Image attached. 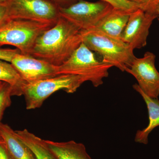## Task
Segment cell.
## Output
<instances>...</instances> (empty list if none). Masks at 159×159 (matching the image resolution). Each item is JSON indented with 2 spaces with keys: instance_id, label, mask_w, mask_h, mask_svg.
Wrapping results in <instances>:
<instances>
[{
  "instance_id": "cell-1",
  "label": "cell",
  "mask_w": 159,
  "mask_h": 159,
  "mask_svg": "<svg viewBox=\"0 0 159 159\" xmlns=\"http://www.w3.org/2000/svg\"><path fill=\"white\" fill-rule=\"evenodd\" d=\"M82 43L81 30L60 16L54 25L38 38L31 55L58 66L65 62Z\"/></svg>"
},
{
  "instance_id": "cell-2",
  "label": "cell",
  "mask_w": 159,
  "mask_h": 159,
  "mask_svg": "<svg viewBox=\"0 0 159 159\" xmlns=\"http://www.w3.org/2000/svg\"><path fill=\"white\" fill-rule=\"evenodd\" d=\"M82 43L99 54L104 62L124 72L136 58L134 50L122 39H117L95 30L81 31Z\"/></svg>"
},
{
  "instance_id": "cell-3",
  "label": "cell",
  "mask_w": 159,
  "mask_h": 159,
  "mask_svg": "<svg viewBox=\"0 0 159 159\" xmlns=\"http://www.w3.org/2000/svg\"><path fill=\"white\" fill-rule=\"evenodd\" d=\"M113 66L98 59L95 54L83 43L80 44L68 59L58 66V75H78L95 87L103 84L108 77V70Z\"/></svg>"
},
{
  "instance_id": "cell-4",
  "label": "cell",
  "mask_w": 159,
  "mask_h": 159,
  "mask_svg": "<svg viewBox=\"0 0 159 159\" xmlns=\"http://www.w3.org/2000/svg\"><path fill=\"white\" fill-rule=\"evenodd\" d=\"M54 24L21 20H9L0 27V47L14 46L21 54L31 55L35 41Z\"/></svg>"
},
{
  "instance_id": "cell-5",
  "label": "cell",
  "mask_w": 159,
  "mask_h": 159,
  "mask_svg": "<svg viewBox=\"0 0 159 159\" xmlns=\"http://www.w3.org/2000/svg\"><path fill=\"white\" fill-rule=\"evenodd\" d=\"M85 82L84 79L78 75L61 74L37 82L27 84L23 91L26 108L32 110L39 108L46 99L60 90L68 93H73Z\"/></svg>"
},
{
  "instance_id": "cell-6",
  "label": "cell",
  "mask_w": 159,
  "mask_h": 159,
  "mask_svg": "<svg viewBox=\"0 0 159 159\" xmlns=\"http://www.w3.org/2000/svg\"><path fill=\"white\" fill-rule=\"evenodd\" d=\"M8 21L21 20L55 24L59 8L48 0H8Z\"/></svg>"
},
{
  "instance_id": "cell-7",
  "label": "cell",
  "mask_w": 159,
  "mask_h": 159,
  "mask_svg": "<svg viewBox=\"0 0 159 159\" xmlns=\"http://www.w3.org/2000/svg\"><path fill=\"white\" fill-rule=\"evenodd\" d=\"M113 8L110 4L101 1L79 0L68 7L59 8V12L60 16L81 31H87L94 28Z\"/></svg>"
},
{
  "instance_id": "cell-8",
  "label": "cell",
  "mask_w": 159,
  "mask_h": 159,
  "mask_svg": "<svg viewBox=\"0 0 159 159\" xmlns=\"http://www.w3.org/2000/svg\"><path fill=\"white\" fill-rule=\"evenodd\" d=\"M156 56L152 52H145L143 57L134 59L125 72L137 80L138 85L151 98L158 99L159 96V72L156 67Z\"/></svg>"
},
{
  "instance_id": "cell-9",
  "label": "cell",
  "mask_w": 159,
  "mask_h": 159,
  "mask_svg": "<svg viewBox=\"0 0 159 159\" xmlns=\"http://www.w3.org/2000/svg\"><path fill=\"white\" fill-rule=\"evenodd\" d=\"M157 18V12H147L140 9L131 12L121 39L134 50L145 47L149 29Z\"/></svg>"
},
{
  "instance_id": "cell-10",
  "label": "cell",
  "mask_w": 159,
  "mask_h": 159,
  "mask_svg": "<svg viewBox=\"0 0 159 159\" xmlns=\"http://www.w3.org/2000/svg\"><path fill=\"white\" fill-rule=\"evenodd\" d=\"M11 63L27 84L37 82L58 76V66L48 61L18 53Z\"/></svg>"
},
{
  "instance_id": "cell-11",
  "label": "cell",
  "mask_w": 159,
  "mask_h": 159,
  "mask_svg": "<svg viewBox=\"0 0 159 159\" xmlns=\"http://www.w3.org/2000/svg\"><path fill=\"white\" fill-rule=\"evenodd\" d=\"M130 13L113 8L91 30L98 31L114 38L121 39Z\"/></svg>"
},
{
  "instance_id": "cell-12",
  "label": "cell",
  "mask_w": 159,
  "mask_h": 159,
  "mask_svg": "<svg viewBox=\"0 0 159 159\" xmlns=\"http://www.w3.org/2000/svg\"><path fill=\"white\" fill-rule=\"evenodd\" d=\"M0 137L13 159H35L30 148L20 139L16 131L6 124L0 123Z\"/></svg>"
},
{
  "instance_id": "cell-13",
  "label": "cell",
  "mask_w": 159,
  "mask_h": 159,
  "mask_svg": "<svg viewBox=\"0 0 159 159\" xmlns=\"http://www.w3.org/2000/svg\"><path fill=\"white\" fill-rule=\"evenodd\" d=\"M134 89L142 96L146 103L148 109L149 123L146 128L137 131L135 142L147 145L149 134L157 126H159V100L158 99L151 98L145 94L137 84L133 85Z\"/></svg>"
},
{
  "instance_id": "cell-14",
  "label": "cell",
  "mask_w": 159,
  "mask_h": 159,
  "mask_svg": "<svg viewBox=\"0 0 159 159\" xmlns=\"http://www.w3.org/2000/svg\"><path fill=\"white\" fill-rule=\"evenodd\" d=\"M45 142L57 159H92L82 143L74 141L59 142L45 140Z\"/></svg>"
},
{
  "instance_id": "cell-15",
  "label": "cell",
  "mask_w": 159,
  "mask_h": 159,
  "mask_svg": "<svg viewBox=\"0 0 159 159\" xmlns=\"http://www.w3.org/2000/svg\"><path fill=\"white\" fill-rule=\"evenodd\" d=\"M16 132L20 139L30 148L35 159H57L49 149L45 140L26 129L16 131Z\"/></svg>"
},
{
  "instance_id": "cell-16",
  "label": "cell",
  "mask_w": 159,
  "mask_h": 159,
  "mask_svg": "<svg viewBox=\"0 0 159 159\" xmlns=\"http://www.w3.org/2000/svg\"><path fill=\"white\" fill-rule=\"evenodd\" d=\"M0 81L6 82L12 88V96L23 95V89L27 83L11 63L0 60Z\"/></svg>"
},
{
  "instance_id": "cell-17",
  "label": "cell",
  "mask_w": 159,
  "mask_h": 159,
  "mask_svg": "<svg viewBox=\"0 0 159 159\" xmlns=\"http://www.w3.org/2000/svg\"><path fill=\"white\" fill-rule=\"evenodd\" d=\"M12 88L8 83L3 82L0 86V123L4 111L11 104Z\"/></svg>"
},
{
  "instance_id": "cell-18",
  "label": "cell",
  "mask_w": 159,
  "mask_h": 159,
  "mask_svg": "<svg viewBox=\"0 0 159 159\" xmlns=\"http://www.w3.org/2000/svg\"><path fill=\"white\" fill-rule=\"evenodd\" d=\"M110 4L115 9L131 12L139 9L138 5L128 0H99Z\"/></svg>"
},
{
  "instance_id": "cell-19",
  "label": "cell",
  "mask_w": 159,
  "mask_h": 159,
  "mask_svg": "<svg viewBox=\"0 0 159 159\" xmlns=\"http://www.w3.org/2000/svg\"><path fill=\"white\" fill-rule=\"evenodd\" d=\"M138 5L139 9L150 12H157L159 0H128Z\"/></svg>"
},
{
  "instance_id": "cell-20",
  "label": "cell",
  "mask_w": 159,
  "mask_h": 159,
  "mask_svg": "<svg viewBox=\"0 0 159 159\" xmlns=\"http://www.w3.org/2000/svg\"><path fill=\"white\" fill-rule=\"evenodd\" d=\"M20 53L17 49H0V60L11 62V60L16 54Z\"/></svg>"
},
{
  "instance_id": "cell-21",
  "label": "cell",
  "mask_w": 159,
  "mask_h": 159,
  "mask_svg": "<svg viewBox=\"0 0 159 159\" xmlns=\"http://www.w3.org/2000/svg\"><path fill=\"white\" fill-rule=\"evenodd\" d=\"M8 5L7 2L0 3V27L8 21Z\"/></svg>"
},
{
  "instance_id": "cell-22",
  "label": "cell",
  "mask_w": 159,
  "mask_h": 159,
  "mask_svg": "<svg viewBox=\"0 0 159 159\" xmlns=\"http://www.w3.org/2000/svg\"><path fill=\"white\" fill-rule=\"evenodd\" d=\"M57 6L58 8H65L77 2L79 0H48Z\"/></svg>"
},
{
  "instance_id": "cell-23",
  "label": "cell",
  "mask_w": 159,
  "mask_h": 159,
  "mask_svg": "<svg viewBox=\"0 0 159 159\" xmlns=\"http://www.w3.org/2000/svg\"><path fill=\"white\" fill-rule=\"evenodd\" d=\"M0 159H13L8 151L5 143L0 137Z\"/></svg>"
},
{
  "instance_id": "cell-24",
  "label": "cell",
  "mask_w": 159,
  "mask_h": 159,
  "mask_svg": "<svg viewBox=\"0 0 159 159\" xmlns=\"http://www.w3.org/2000/svg\"><path fill=\"white\" fill-rule=\"evenodd\" d=\"M157 11L158 18L159 20V3L158 5L157 8Z\"/></svg>"
},
{
  "instance_id": "cell-25",
  "label": "cell",
  "mask_w": 159,
  "mask_h": 159,
  "mask_svg": "<svg viewBox=\"0 0 159 159\" xmlns=\"http://www.w3.org/2000/svg\"><path fill=\"white\" fill-rule=\"evenodd\" d=\"M8 1V0H0V3L6 2Z\"/></svg>"
},
{
  "instance_id": "cell-26",
  "label": "cell",
  "mask_w": 159,
  "mask_h": 159,
  "mask_svg": "<svg viewBox=\"0 0 159 159\" xmlns=\"http://www.w3.org/2000/svg\"><path fill=\"white\" fill-rule=\"evenodd\" d=\"M3 82H1V83H0V86H1V85H2V83Z\"/></svg>"
},
{
  "instance_id": "cell-27",
  "label": "cell",
  "mask_w": 159,
  "mask_h": 159,
  "mask_svg": "<svg viewBox=\"0 0 159 159\" xmlns=\"http://www.w3.org/2000/svg\"><path fill=\"white\" fill-rule=\"evenodd\" d=\"M1 82H2V81H0V83H1Z\"/></svg>"
},
{
  "instance_id": "cell-28",
  "label": "cell",
  "mask_w": 159,
  "mask_h": 159,
  "mask_svg": "<svg viewBox=\"0 0 159 159\" xmlns=\"http://www.w3.org/2000/svg\"></svg>"
}]
</instances>
